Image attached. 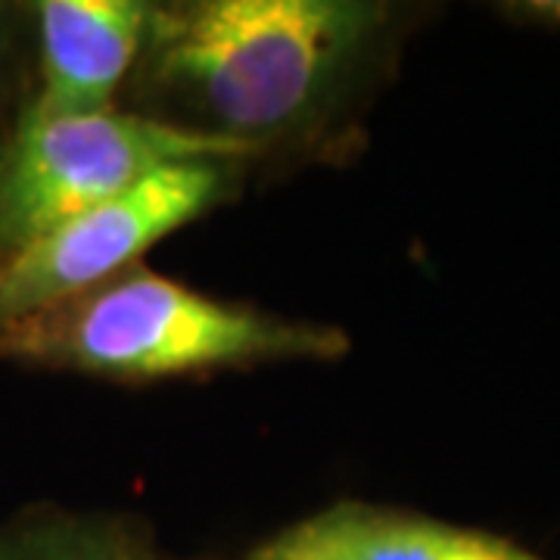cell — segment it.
Listing matches in <instances>:
<instances>
[{
	"label": "cell",
	"instance_id": "5",
	"mask_svg": "<svg viewBox=\"0 0 560 560\" xmlns=\"http://www.w3.org/2000/svg\"><path fill=\"white\" fill-rule=\"evenodd\" d=\"M237 560H551L521 539L415 508L340 499L249 545Z\"/></svg>",
	"mask_w": 560,
	"mask_h": 560
},
{
	"label": "cell",
	"instance_id": "2",
	"mask_svg": "<svg viewBox=\"0 0 560 560\" xmlns=\"http://www.w3.org/2000/svg\"><path fill=\"white\" fill-rule=\"evenodd\" d=\"M352 352L337 324L194 290L147 265L0 324V361L113 383H160Z\"/></svg>",
	"mask_w": 560,
	"mask_h": 560
},
{
	"label": "cell",
	"instance_id": "3",
	"mask_svg": "<svg viewBox=\"0 0 560 560\" xmlns=\"http://www.w3.org/2000/svg\"><path fill=\"white\" fill-rule=\"evenodd\" d=\"M234 160L237 143L202 138L131 109L50 116L25 106L0 143V256L91 206L119 197L162 168Z\"/></svg>",
	"mask_w": 560,
	"mask_h": 560
},
{
	"label": "cell",
	"instance_id": "9",
	"mask_svg": "<svg viewBox=\"0 0 560 560\" xmlns=\"http://www.w3.org/2000/svg\"><path fill=\"white\" fill-rule=\"evenodd\" d=\"M492 10L499 20L517 28L560 35V0H504V3H492Z\"/></svg>",
	"mask_w": 560,
	"mask_h": 560
},
{
	"label": "cell",
	"instance_id": "1",
	"mask_svg": "<svg viewBox=\"0 0 560 560\" xmlns=\"http://www.w3.org/2000/svg\"><path fill=\"white\" fill-rule=\"evenodd\" d=\"M440 7L399 0H156L119 106L237 143L253 165L340 162Z\"/></svg>",
	"mask_w": 560,
	"mask_h": 560
},
{
	"label": "cell",
	"instance_id": "8",
	"mask_svg": "<svg viewBox=\"0 0 560 560\" xmlns=\"http://www.w3.org/2000/svg\"><path fill=\"white\" fill-rule=\"evenodd\" d=\"M35 84V20L32 3L0 0V116L10 125L32 101ZM3 138V135H0Z\"/></svg>",
	"mask_w": 560,
	"mask_h": 560
},
{
	"label": "cell",
	"instance_id": "4",
	"mask_svg": "<svg viewBox=\"0 0 560 560\" xmlns=\"http://www.w3.org/2000/svg\"><path fill=\"white\" fill-rule=\"evenodd\" d=\"M246 175L249 165L234 160L172 165L3 253L0 324L119 278L156 243L237 200Z\"/></svg>",
	"mask_w": 560,
	"mask_h": 560
},
{
	"label": "cell",
	"instance_id": "6",
	"mask_svg": "<svg viewBox=\"0 0 560 560\" xmlns=\"http://www.w3.org/2000/svg\"><path fill=\"white\" fill-rule=\"evenodd\" d=\"M153 0H35V84L25 106L84 116L119 106Z\"/></svg>",
	"mask_w": 560,
	"mask_h": 560
},
{
	"label": "cell",
	"instance_id": "7",
	"mask_svg": "<svg viewBox=\"0 0 560 560\" xmlns=\"http://www.w3.org/2000/svg\"><path fill=\"white\" fill-rule=\"evenodd\" d=\"M0 560H165V551L135 511L32 504L0 521Z\"/></svg>",
	"mask_w": 560,
	"mask_h": 560
},
{
	"label": "cell",
	"instance_id": "10",
	"mask_svg": "<svg viewBox=\"0 0 560 560\" xmlns=\"http://www.w3.org/2000/svg\"><path fill=\"white\" fill-rule=\"evenodd\" d=\"M165 560H224V558H172V555H165Z\"/></svg>",
	"mask_w": 560,
	"mask_h": 560
},
{
	"label": "cell",
	"instance_id": "11",
	"mask_svg": "<svg viewBox=\"0 0 560 560\" xmlns=\"http://www.w3.org/2000/svg\"><path fill=\"white\" fill-rule=\"evenodd\" d=\"M0 143H3V138H0Z\"/></svg>",
	"mask_w": 560,
	"mask_h": 560
}]
</instances>
